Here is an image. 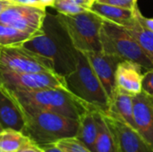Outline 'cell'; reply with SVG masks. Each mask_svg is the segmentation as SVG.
<instances>
[{"mask_svg":"<svg viewBox=\"0 0 153 152\" xmlns=\"http://www.w3.org/2000/svg\"><path fill=\"white\" fill-rule=\"evenodd\" d=\"M1 91L16 104L21 112L48 111L79 121L81 116L90 110L78 98L65 89Z\"/></svg>","mask_w":153,"mask_h":152,"instance_id":"obj_1","label":"cell"},{"mask_svg":"<svg viewBox=\"0 0 153 152\" xmlns=\"http://www.w3.org/2000/svg\"><path fill=\"white\" fill-rule=\"evenodd\" d=\"M43 30V33L33 37L22 46L52 60L57 73L63 76L69 74L75 68L77 50L56 15L47 13Z\"/></svg>","mask_w":153,"mask_h":152,"instance_id":"obj_2","label":"cell"},{"mask_svg":"<svg viewBox=\"0 0 153 152\" xmlns=\"http://www.w3.org/2000/svg\"><path fill=\"white\" fill-rule=\"evenodd\" d=\"M65 78L67 90L90 110L108 113L109 99L83 53L77 51L75 68Z\"/></svg>","mask_w":153,"mask_h":152,"instance_id":"obj_3","label":"cell"},{"mask_svg":"<svg viewBox=\"0 0 153 152\" xmlns=\"http://www.w3.org/2000/svg\"><path fill=\"white\" fill-rule=\"evenodd\" d=\"M22 114L25 121L22 133L38 145L76 135L78 120L48 111H30Z\"/></svg>","mask_w":153,"mask_h":152,"instance_id":"obj_4","label":"cell"},{"mask_svg":"<svg viewBox=\"0 0 153 152\" xmlns=\"http://www.w3.org/2000/svg\"><path fill=\"white\" fill-rule=\"evenodd\" d=\"M56 18L77 51L82 53L102 51L100 29L104 20L95 13L88 10L74 15L57 13Z\"/></svg>","mask_w":153,"mask_h":152,"instance_id":"obj_5","label":"cell"},{"mask_svg":"<svg viewBox=\"0 0 153 152\" xmlns=\"http://www.w3.org/2000/svg\"><path fill=\"white\" fill-rule=\"evenodd\" d=\"M101 49L121 61L128 60L140 65L143 69L153 68V63L142 49L134 36L126 28L107 21L100 29Z\"/></svg>","mask_w":153,"mask_h":152,"instance_id":"obj_6","label":"cell"},{"mask_svg":"<svg viewBox=\"0 0 153 152\" xmlns=\"http://www.w3.org/2000/svg\"><path fill=\"white\" fill-rule=\"evenodd\" d=\"M0 72L56 73L52 60L23 46L0 47Z\"/></svg>","mask_w":153,"mask_h":152,"instance_id":"obj_7","label":"cell"},{"mask_svg":"<svg viewBox=\"0 0 153 152\" xmlns=\"http://www.w3.org/2000/svg\"><path fill=\"white\" fill-rule=\"evenodd\" d=\"M42 89L67 90L65 76L57 73L0 72L1 90H36Z\"/></svg>","mask_w":153,"mask_h":152,"instance_id":"obj_8","label":"cell"},{"mask_svg":"<svg viewBox=\"0 0 153 152\" xmlns=\"http://www.w3.org/2000/svg\"><path fill=\"white\" fill-rule=\"evenodd\" d=\"M46 8L13 4L0 13V22L33 35L43 33Z\"/></svg>","mask_w":153,"mask_h":152,"instance_id":"obj_9","label":"cell"},{"mask_svg":"<svg viewBox=\"0 0 153 152\" xmlns=\"http://www.w3.org/2000/svg\"><path fill=\"white\" fill-rule=\"evenodd\" d=\"M83 54L100 80L110 101V99L117 89L116 71L121 60L114 56L106 54L103 51L87 52Z\"/></svg>","mask_w":153,"mask_h":152,"instance_id":"obj_10","label":"cell"},{"mask_svg":"<svg viewBox=\"0 0 153 152\" xmlns=\"http://www.w3.org/2000/svg\"><path fill=\"white\" fill-rule=\"evenodd\" d=\"M102 116L116 136L119 152H153L136 130L110 115Z\"/></svg>","mask_w":153,"mask_h":152,"instance_id":"obj_11","label":"cell"},{"mask_svg":"<svg viewBox=\"0 0 153 152\" xmlns=\"http://www.w3.org/2000/svg\"><path fill=\"white\" fill-rule=\"evenodd\" d=\"M133 99L136 130L153 151V99L143 92Z\"/></svg>","mask_w":153,"mask_h":152,"instance_id":"obj_12","label":"cell"},{"mask_svg":"<svg viewBox=\"0 0 153 152\" xmlns=\"http://www.w3.org/2000/svg\"><path fill=\"white\" fill-rule=\"evenodd\" d=\"M143 67L133 61H121L116 71V86L120 90L135 96L143 92Z\"/></svg>","mask_w":153,"mask_h":152,"instance_id":"obj_13","label":"cell"},{"mask_svg":"<svg viewBox=\"0 0 153 152\" xmlns=\"http://www.w3.org/2000/svg\"><path fill=\"white\" fill-rule=\"evenodd\" d=\"M108 115H110L120 121L126 123L134 130H136L134 117V99L133 96L116 89L114 95L109 101V108ZM137 131V130H136Z\"/></svg>","mask_w":153,"mask_h":152,"instance_id":"obj_14","label":"cell"},{"mask_svg":"<svg viewBox=\"0 0 153 152\" xmlns=\"http://www.w3.org/2000/svg\"><path fill=\"white\" fill-rule=\"evenodd\" d=\"M0 124L4 129L22 132L25 126L24 117L16 104L0 90Z\"/></svg>","mask_w":153,"mask_h":152,"instance_id":"obj_15","label":"cell"},{"mask_svg":"<svg viewBox=\"0 0 153 152\" xmlns=\"http://www.w3.org/2000/svg\"><path fill=\"white\" fill-rule=\"evenodd\" d=\"M91 11L101 17L104 21L116 23L117 25L126 27L134 18V10H129L114 6L107 4L95 2L90 8Z\"/></svg>","mask_w":153,"mask_h":152,"instance_id":"obj_16","label":"cell"},{"mask_svg":"<svg viewBox=\"0 0 153 152\" xmlns=\"http://www.w3.org/2000/svg\"><path fill=\"white\" fill-rule=\"evenodd\" d=\"M98 111L87 110L79 119V126L75 138L92 151L99 133Z\"/></svg>","mask_w":153,"mask_h":152,"instance_id":"obj_17","label":"cell"},{"mask_svg":"<svg viewBox=\"0 0 153 152\" xmlns=\"http://www.w3.org/2000/svg\"><path fill=\"white\" fill-rule=\"evenodd\" d=\"M99 133L92 152H119L117 142L100 112H97Z\"/></svg>","mask_w":153,"mask_h":152,"instance_id":"obj_18","label":"cell"},{"mask_svg":"<svg viewBox=\"0 0 153 152\" xmlns=\"http://www.w3.org/2000/svg\"><path fill=\"white\" fill-rule=\"evenodd\" d=\"M125 28H126L127 30L134 36L142 49L153 63V32L143 24L136 15L135 10L133 22Z\"/></svg>","mask_w":153,"mask_h":152,"instance_id":"obj_19","label":"cell"},{"mask_svg":"<svg viewBox=\"0 0 153 152\" xmlns=\"http://www.w3.org/2000/svg\"><path fill=\"white\" fill-rule=\"evenodd\" d=\"M35 36L0 22V47L22 46Z\"/></svg>","mask_w":153,"mask_h":152,"instance_id":"obj_20","label":"cell"},{"mask_svg":"<svg viewBox=\"0 0 153 152\" xmlns=\"http://www.w3.org/2000/svg\"><path fill=\"white\" fill-rule=\"evenodd\" d=\"M30 142L28 136L19 131L4 129L0 133V150L4 152H16Z\"/></svg>","mask_w":153,"mask_h":152,"instance_id":"obj_21","label":"cell"},{"mask_svg":"<svg viewBox=\"0 0 153 152\" xmlns=\"http://www.w3.org/2000/svg\"><path fill=\"white\" fill-rule=\"evenodd\" d=\"M53 8L57 11V13L65 15H74L90 10L81 4H76L73 0H56Z\"/></svg>","mask_w":153,"mask_h":152,"instance_id":"obj_22","label":"cell"},{"mask_svg":"<svg viewBox=\"0 0 153 152\" xmlns=\"http://www.w3.org/2000/svg\"><path fill=\"white\" fill-rule=\"evenodd\" d=\"M56 144L65 152H92L75 137L59 140Z\"/></svg>","mask_w":153,"mask_h":152,"instance_id":"obj_23","label":"cell"},{"mask_svg":"<svg viewBox=\"0 0 153 152\" xmlns=\"http://www.w3.org/2000/svg\"><path fill=\"white\" fill-rule=\"evenodd\" d=\"M143 93L153 99V68L146 70L143 76L142 82Z\"/></svg>","mask_w":153,"mask_h":152,"instance_id":"obj_24","label":"cell"},{"mask_svg":"<svg viewBox=\"0 0 153 152\" xmlns=\"http://www.w3.org/2000/svg\"><path fill=\"white\" fill-rule=\"evenodd\" d=\"M137 1L138 0H96V2L98 3L107 4L129 10H134L136 8V6L138 5Z\"/></svg>","mask_w":153,"mask_h":152,"instance_id":"obj_25","label":"cell"},{"mask_svg":"<svg viewBox=\"0 0 153 152\" xmlns=\"http://www.w3.org/2000/svg\"><path fill=\"white\" fill-rule=\"evenodd\" d=\"M135 13H136V15L138 16V18L140 19V21L143 22V24L147 29H149L150 30H152L153 32V18H147V17H145V16L142 13V12H141V10L139 9V6H138V5H137L136 8H135Z\"/></svg>","mask_w":153,"mask_h":152,"instance_id":"obj_26","label":"cell"},{"mask_svg":"<svg viewBox=\"0 0 153 152\" xmlns=\"http://www.w3.org/2000/svg\"><path fill=\"white\" fill-rule=\"evenodd\" d=\"M39 147L44 152H65L62 149H60L56 144V142L45 143V144H39Z\"/></svg>","mask_w":153,"mask_h":152,"instance_id":"obj_27","label":"cell"},{"mask_svg":"<svg viewBox=\"0 0 153 152\" xmlns=\"http://www.w3.org/2000/svg\"><path fill=\"white\" fill-rule=\"evenodd\" d=\"M16 152H44L39 147V145H37L36 143H34L33 142H30L29 143H27L26 145L22 146L19 151Z\"/></svg>","mask_w":153,"mask_h":152,"instance_id":"obj_28","label":"cell"},{"mask_svg":"<svg viewBox=\"0 0 153 152\" xmlns=\"http://www.w3.org/2000/svg\"><path fill=\"white\" fill-rule=\"evenodd\" d=\"M14 4H24V5H31V6H37V7H41V8H45L43 6H41L39 0H13Z\"/></svg>","mask_w":153,"mask_h":152,"instance_id":"obj_29","label":"cell"},{"mask_svg":"<svg viewBox=\"0 0 153 152\" xmlns=\"http://www.w3.org/2000/svg\"><path fill=\"white\" fill-rule=\"evenodd\" d=\"M14 4L13 2L10 1V0H0V13L4 10L6 9L9 5Z\"/></svg>","mask_w":153,"mask_h":152,"instance_id":"obj_30","label":"cell"},{"mask_svg":"<svg viewBox=\"0 0 153 152\" xmlns=\"http://www.w3.org/2000/svg\"><path fill=\"white\" fill-rule=\"evenodd\" d=\"M55 2H56V0H39V3H40L41 6H43L45 8H47L48 6L53 7L54 4H55Z\"/></svg>","mask_w":153,"mask_h":152,"instance_id":"obj_31","label":"cell"},{"mask_svg":"<svg viewBox=\"0 0 153 152\" xmlns=\"http://www.w3.org/2000/svg\"><path fill=\"white\" fill-rule=\"evenodd\" d=\"M74 2H75L78 4H81L88 9L91 8V4H90V0H73Z\"/></svg>","mask_w":153,"mask_h":152,"instance_id":"obj_32","label":"cell"},{"mask_svg":"<svg viewBox=\"0 0 153 152\" xmlns=\"http://www.w3.org/2000/svg\"><path fill=\"white\" fill-rule=\"evenodd\" d=\"M95 2H96V0H90V4H91V6Z\"/></svg>","mask_w":153,"mask_h":152,"instance_id":"obj_33","label":"cell"},{"mask_svg":"<svg viewBox=\"0 0 153 152\" xmlns=\"http://www.w3.org/2000/svg\"><path fill=\"white\" fill-rule=\"evenodd\" d=\"M3 130H4V128H3V126L1 125V124H0V133H1V132H2Z\"/></svg>","mask_w":153,"mask_h":152,"instance_id":"obj_34","label":"cell"},{"mask_svg":"<svg viewBox=\"0 0 153 152\" xmlns=\"http://www.w3.org/2000/svg\"><path fill=\"white\" fill-rule=\"evenodd\" d=\"M0 152H4V151H1V150H0Z\"/></svg>","mask_w":153,"mask_h":152,"instance_id":"obj_35","label":"cell"},{"mask_svg":"<svg viewBox=\"0 0 153 152\" xmlns=\"http://www.w3.org/2000/svg\"><path fill=\"white\" fill-rule=\"evenodd\" d=\"M10 1H12V2H13V0H10Z\"/></svg>","mask_w":153,"mask_h":152,"instance_id":"obj_36","label":"cell"}]
</instances>
